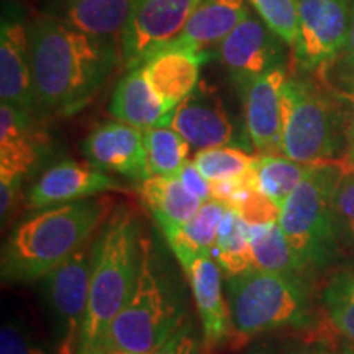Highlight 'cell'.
I'll return each instance as SVG.
<instances>
[{
    "label": "cell",
    "mask_w": 354,
    "mask_h": 354,
    "mask_svg": "<svg viewBox=\"0 0 354 354\" xmlns=\"http://www.w3.org/2000/svg\"><path fill=\"white\" fill-rule=\"evenodd\" d=\"M35 97L39 115H71L94 99L115 66L120 50L87 35L53 13L26 25Z\"/></svg>",
    "instance_id": "cell-1"
},
{
    "label": "cell",
    "mask_w": 354,
    "mask_h": 354,
    "mask_svg": "<svg viewBox=\"0 0 354 354\" xmlns=\"http://www.w3.org/2000/svg\"><path fill=\"white\" fill-rule=\"evenodd\" d=\"M113 212L109 196L38 210L13 230L3 251L6 281L32 282L94 240Z\"/></svg>",
    "instance_id": "cell-2"
},
{
    "label": "cell",
    "mask_w": 354,
    "mask_h": 354,
    "mask_svg": "<svg viewBox=\"0 0 354 354\" xmlns=\"http://www.w3.org/2000/svg\"><path fill=\"white\" fill-rule=\"evenodd\" d=\"M140 228L127 207L113 209L97 233L92 251L88 305L79 354H105L115 318L135 289L141 261Z\"/></svg>",
    "instance_id": "cell-3"
},
{
    "label": "cell",
    "mask_w": 354,
    "mask_h": 354,
    "mask_svg": "<svg viewBox=\"0 0 354 354\" xmlns=\"http://www.w3.org/2000/svg\"><path fill=\"white\" fill-rule=\"evenodd\" d=\"M281 153L304 165L338 159L348 148L346 118L330 91L305 76L289 74L282 87Z\"/></svg>",
    "instance_id": "cell-4"
},
{
    "label": "cell",
    "mask_w": 354,
    "mask_h": 354,
    "mask_svg": "<svg viewBox=\"0 0 354 354\" xmlns=\"http://www.w3.org/2000/svg\"><path fill=\"white\" fill-rule=\"evenodd\" d=\"M232 335L236 339L286 328H305L313 322L304 277L251 269L227 279Z\"/></svg>",
    "instance_id": "cell-5"
},
{
    "label": "cell",
    "mask_w": 354,
    "mask_h": 354,
    "mask_svg": "<svg viewBox=\"0 0 354 354\" xmlns=\"http://www.w3.org/2000/svg\"><path fill=\"white\" fill-rule=\"evenodd\" d=\"M344 159L310 165L297 189L281 209L279 225L307 269H325L339 248L335 221V190Z\"/></svg>",
    "instance_id": "cell-6"
},
{
    "label": "cell",
    "mask_w": 354,
    "mask_h": 354,
    "mask_svg": "<svg viewBox=\"0 0 354 354\" xmlns=\"http://www.w3.org/2000/svg\"><path fill=\"white\" fill-rule=\"evenodd\" d=\"M183 325L179 304L158 276L151 246L143 240L135 289L110 326L105 349L107 353L151 354Z\"/></svg>",
    "instance_id": "cell-7"
},
{
    "label": "cell",
    "mask_w": 354,
    "mask_h": 354,
    "mask_svg": "<svg viewBox=\"0 0 354 354\" xmlns=\"http://www.w3.org/2000/svg\"><path fill=\"white\" fill-rule=\"evenodd\" d=\"M94 240L39 279V290L51 323L55 354H79L87 315Z\"/></svg>",
    "instance_id": "cell-8"
},
{
    "label": "cell",
    "mask_w": 354,
    "mask_h": 354,
    "mask_svg": "<svg viewBox=\"0 0 354 354\" xmlns=\"http://www.w3.org/2000/svg\"><path fill=\"white\" fill-rule=\"evenodd\" d=\"M201 0H133L120 41L122 64L138 68L176 41Z\"/></svg>",
    "instance_id": "cell-9"
},
{
    "label": "cell",
    "mask_w": 354,
    "mask_h": 354,
    "mask_svg": "<svg viewBox=\"0 0 354 354\" xmlns=\"http://www.w3.org/2000/svg\"><path fill=\"white\" fill-rule=\"evenodd\" d=\"M348 33L349 0H299L295 64L305 73L325 69L343 55Z\"/></svg>",
    "instance_id": "cell-10"
},
{
    "label": "cell",
    "mask_w": 354,
    "mask_h": 354,
    "mask_svg": "<svg viewBox=\"0 0 354 354\" xmlns=\"http://www.w3.org/2000/svg\"><path fill=\"white\" fill-rule=\"evenodd\" d=\"M287 50L290 48L284 39L251 10L214 53L230 81L240 88L269 71L287 68Z\"/></svg>",
    "instance_id": "cell-11"
},
{
    "label": "cell",
    "mask_w": 354,
    "mask_h": 354,
    "mask_svg": "<svg viewBox=\"0 0 354 354\" xmlns=\"http://www.w3.org/2000/svg\"><path fill=\"white\" fill-rule=\"evenodd\" d=\"M166 127L179 133L197 151L218 146L241 148L240 130L214 88L198 84L166 117Z\"/></svg>",
    "instance_id": "cell-12"
},
{
    "label": "cell",
    "mask_w": 354,
    "mask_h": 354,
    "mask_svg": "<svg viewBox=\"0 0 354 354\" xmlns=\"http://www.w3.org/2000/svg\"><path fill=\"white\" fill-rule=\"evenodd\" d=\"M120 189L109 172L99 169L92 162L61 161L38 177L26 194V207L43 210Z\"/></svg>",
    "instance_id": "cell-13"
},
{
    "label": "cell",
    "mask_w": 354,
    "mask_h": 354,
    "mask_svg": "<svg viewBox=\"0 0 354 354\" xmlns=\"http://www.w3.org/2000/svg\"><path fill=\"white\" fill-rule=\"evenodd\" d=\"M287 68H277L238 88L245 112V130L258 154L281 153L282 87Z\"/></svg>",
    "instance_id": "cell-14"
},
{
    "label": "cell",
    "mask_w": 354,
    "mask_h": 354,
    "mask_svg": "<svg viewBox=\"0 0 354 354\" xmlns=\"http://www.w3.org/2000/svg\"><path fill=\"white\" fill-rule=\"evenodd\" d=\"M87 161L105 172L141 183L149 177L143 131L128 123L110 120L88 131L82 143Z\"/></svg>",
    "instance_id": "cell-15"
},
{
    "label": "cell",
    "mask_w": 354,
    "mask_h": 354,
    "mask_svg": "<svg viewBox=\"0 0 354 354\" xmlns=\"http://www.w3.org/2000/svg\"><path fill=\"white\" fill-rule=\"evenodd\" d=\"M0 100L37 118L28 28L20 20L3 17L0 28Z\"/></svg>",
    "instance_id": "cell-16"
},
{
    "label": "cell",
    "mask_w": 354,
    "mask_h": 354,
    "mask_svg": "<svg viewBox=\"0 0 354 354\" xmlns=\"http://www.w3.org/2000/svg\"><path fill=\"white\" fill-rule=\"evenodd\" d=\"M250 12L251 7L246 0H201L183 33L166 48L187 51L207 61L210 53L220 46Z\"/></svg>",
    "instance_id": "cell-17"
},
{
    "label": "cell",
    "mask_w": 354,
    "mask_h": 354,
    "mask_svg": "<svg viewBox=\"0 0 354 354\" xmlns=\"http://www.w3.org/2000/svg\"><path fill=\"white\" fill-rule=\"evenodd\" d=\"M192 287L194 300L202 322L207 353L221 346L232 335L230 307L221 286V269L212 254L198 256L184 269Z\"/></svg>",
    "instance_id": "cell-18"
},
{
    "label": "cell",
    "mask_w": 354,
    "mask_h": 354,
    "mask_svg": "<svg viewBox=\"0 0 354 354\" xmlns=\"http://www.w3.org/2000/svg\"><path fill=\"white\" fill-rule=\"evenodd\" d=\"M203 63L202 57L187 51L165 48L146 59L141 68L159 100L171 112L197 88Z\"/></svg>",
    "instance_id": "cell-19"
},
{
    "label": "cell",
    "mask_w": 354,
    "mask_h": 354,
    "mask_svg": "<svg viewBox=\"0 0 354 354\" xmlns=\"http://www.w3.org/2000/svg\"><path fill=\"white\" fill-rule=\"evenodd\" d=\"M109 112L115 120L128 123L141 131L165 125L166 117L169 115V110L149 86L141 66L127 69L125 76L117 82Z\"/></svg>",
    "instance_id": "cell-20"
},
{
    "label": "cell",
    "mask_w": 354,
    "mask_h": 354,
    "mask_svg": "<svg viewBox=\"0 0 354 354\" xmlns=\"http://www.w3.org/2000/svg\"><path fill=\"white\" fill-rule=\"evenodd\" d=\"M133 0H63L56 17L120 50Z\"/></svg>",
    "instance_id": "cell-21"
},
{
    "label": "cell",
    "mask_w": 354,
    "mask_h": 354,
    "mask_svg": "<svg viewBox=\"0 0 354 354\" xmlns=\"http://www.w3.org/2000/svg\"><path fill=\"white\" fill-rule=\"evenodd\" d=\"M35 118L12 105H0V174L25 177L37 162L39 138Z\"/></svg>",
    "instance_id": "cell-22"
},
{
    "label": "cell",
    "mask_w": 354,
    "mask_h": 354,
    "mask_svg": "<svg viewBox=\"0 0 354 354\" xmlns=\"http://www.w3.org/2000/svg\"><path fill=\"white\" fill-rule=\"evenodd\" d=\"M228 207L223 202H203L196 215L180 227L162 230L167 245L183 266V269L198 256L214 254V248L218 236V228Z\"/></svg>",
    "instance_id": "cell-23"
},
{
    "label": "cell",
    "mask_w": 354,
    "mask_h": 354,
    "mask_svg": "<svg viewBox=\"0 0 354 354\" xmlns=\"http://www.w3.org/2000/svg\"><path fill=\"white\" fill-rule=\"evenodd\" d=\"M138 190L141 201L161 230L187 223L203 203L190 194L176 176H149L141 180Z\"/></svg>",
    "instance_id": "cell-24"
},
{
    "label": "cell",
    "mask_w": 354,
    "mask_h": 354,
    "mask_svg": "<svg viewBox=\"0 0 354 354\" xmlns=\"http://www.w3.org/2000/svg\"><path fill=\"white\" fill-rule=\"evenodd\" d=\"M251 251L256 269L286 276H300L307 271L305 264L292 250L279 221L266 225H248Z\"/></svg>",
    "instance_id": "cell-25"
},
{
    "label": "cell",
    "mask_w": 354,
    "mask_h": 354,
    "mask_svg": "<svg viewBox=\"0 0 354 354\" xmlns=\"http://www.w3.org/2000/svg\"><path fill=\"white\" fill-rule=\"evenodd\" d=\"M212 256L227 279L256 269L246 221L230 207L221 218Z\"/></svg>",
    "instance_id": "cell-26"
},
{
    "label": "cell",
    "mask_w": 354,
    "mask_h": 354,
    "mask_svg": "<svg viewBox=\"0 0 354 354\" xmlns=\"http://www.w3.org/2000/svg\"><path fill=\"white\" fill-rule=\"evenodd\" d=\"M308 167L310 165L294 161L282 153L258 154L254 165L258 189L282 209L290 194L302 183Z\"/></svg>",
    "instance_id": "cell-27"
},
{
    "label": "cell",
    "mask_w": 354,
    "mask_h": 354,
    "mask_svg": "<svg viewBox=\"0 0 354 354\" xmlns=\"http://www.w3.org/2000/svg\"><path fill=\"white\" fill-rule=\"evenodd\" d=\"M146 165L149 176L179 174L187 162L190 145L171 127H153L143 131Z\"/></svg>",
    "instance_id": "cell-28"
},
{
    "label": "cell",
    "mask_w": 354,
    "mask_h": 354,
    "mask_svg": "<svg viewBox=\"0 0 354 354\" xmlns=\"http://www.w3.org/2000/svg\"><path fill=\"white\" fill-rule=\"evenodd\" d=\"M258 154L248 153L238 146H218V148L201 149L196 153L192 162L201 171V174L210 184L220 180L246 174L256 165Z\"/></svg>",
    "instance_id": "cell-29"
},
{
    "label": "cell",
    "mask_w": 354,
    "mask_h": 354,
    "mask_svg": "<svg viewBox=\"0 0 354 354\" xmlns=\"http://www.w3.org/2000/svg\"><path fill=\"white\" fill-rule=\"evenodd\" d=\"M326 317L348 343H354V269L336 272L323 292Z\"/></svg>",
    "instance_id": "cell-30"
},
{
    "label": "cell",
    "mask_w": 354,
    "mask_h": 354,
    "mask_svg": "<svg viewBox=\"0 0 354 354\" xmlns=\"http://www.w3.org/2000/svg\"><path fill=\"white\" fill-rule=\"evenodd\" d=\"M251 10L279 38L294 48L299 35V0H246Z\"/></svg>",
    "instance_id": "cell-31"
},
{
    "label": "cell",
    "mask_w": 354,
    "mask_h": 354,
    "mask_svg": "<svg viewBox=\"0 0 354 354\" xmlns=\"http://www.w3.org/2000/svg\"><path fill=\"white\" fill-rule=\"evenodd\" d=\"M335 221L339 243L354 245V162L349 159H344L335 190Z\"/></svg>",
    "instance_id": "cell-32"
},
{
    "label": "cell",
    "mask_w": 354,
    "mask_h": 354,
    "mask_svg": "<svg viewBox=\"0 0 354 354\" xmlns=\"http://www.w3.org/2000/svg\"><path fill=\"white\" fill-rule=\"evenodd\" d=\"M227 207L236 212L250 227L276 223L281 216V207H277L271 198L266 197L258 189V185H250V187L240 190Z\"/></svg>",
    "instance_id": "cell-33"
},
{
    "label": "cell",
    "mask_w": 354,
    "mask_h": 354,
    "mask_svg": "<svg viewBox=\"0 0 354 354\" xmlns=\"http://www.w3.org/2000/svg\"><path fill=\"white\" fill-rule=\"evenodd\" d=\"M0 354H50L41 344L21 328L19 323L8 322L0 333Z\"/></svg>",
    "instance_id": "cell-34"
},
{
    "label": "cell",
    "mask_w": 354,
    "mask_h": 354,
    "mask_svg": "<svg viewBox=\"0 0 354 354\" xmlns=\"http://www.w3.org/2000/svg\"><path fill=\"white\" fill-rule=\"evenodd\" d=\"M151 354H201V344L194 333L192 325L184 323Z\"/></svg>",
    "instance_id": "cell-35"
},
{
    "label": "cell",
    "mask_w": 354,
    "mask_h": 354,
    "mask_svg": "<svg viewBox=\"0 0 354 354\" xmlns=\"http://www.w3.org/2000/svg\"><path fill=\"white\" fill-rule=\"evenodd\" d=\"M180 183L184 184V187L189 190L190 194H194L197 198H201L202 202H207L212 198V185L209 180L201 174V171L197 169L196 165L192 161H187L183 166V169L179 171V174L176 176Z\"/></svg>",
    "instance_id": "cell-36"
},
{
    "label": "cell",
    "mask_w": 354,
    "mask_h": 354,
    "mask_svg": "<svg viewBox=\"0 0 354 354\" xmlns=\"http://www.w3.org/2000/svg\"><path fill=\"white\" fill-rule=\"evenodd\" d=\"M343 82L348 95L354 99V0H349V33L343 55Z\"/></svg>",
    "instance_id": "cell-37"
},
{
    "label": "cell",
    "mask_w": 354,
    "mask_h": 354,
    "mask_svg": "<svg viewBox=\"0 0 354 354\" xmlns=\"http://www.w3.org/2000/svg\"><path fill=\"white\" fill-rule=\"evenodd\" d=\"M21 183H24V177L20 176L0 174V215H2V221H6L15 207Z\"/></svg>",
    "instance_id": "cell-38"
},
{
    "label": "cell",
    "mask_w": 354,
    "mask_h": 354,
    "mask_svg": "<svg viewBox=\"0 0 354 354\" xmlns=\"http://www.w3.org/2000/svg\"><path fill=\"white\" fill-rule=\"evenodd\" d=\"M354 100V99H353ZM349 161L354 162V112L349 122V131H348V158Z\"/></svg>",
    "instance_id": "cell-39"
},
{
    "label": "cell",
    "mask_w": 354,
    "mask_h": 354,
    "mask_svg": "<svg viewBox=\"0 0 354 354\" xmlns=\"http://www.w3.org/2000/svg\"><path fill=\"white\" fill-rule=\"evenodd\" d=\"M342 354H354V343H346L343 344Z\"/></svg>",
    "instance_id": "cell-40"
},
{
    "label": "cell",
    "mask_w": 354,
    "mask_h": 354,
    "mask_svg": "<svg viewBox=\"0 0 354 354\" xmlns=\"http://www.w3.org/2000/svg\"><path fill=\"white\" fill-rule=\"evenodd\" d=\"M302 354H330V353H325V351H307V353H302Z\"/></svg>",
    "instance_id": "cell-41"
},
{
    "label": "cell",
    "mask_w": 354,
    "mask_h": 354,
    "mask_svg": "<svg viewBox=\"0 0 354 354\" xmlns=\"http://www.w3.org/2000/svg\"><path fill=\"white\" fill-rule=\"evenodd\" d=\"M107 354H127V353H120V351H110Z\"/></svg>",
    "instance_id": "cell-42"
},
{
    "label": "cell",
    "mask_w": 354,
    "mask_h": 354,
    "mask_svg": "<svg viewBox=\"0 0 354 354\" xmlns=\"http://www.w3.org/2000/svg\"><path fill=\"white\" fill-rule=\"evenodd\" d=\"M253 354H269V353H253Z\"/></svg>",
    "instance_id": "cell-43"
}]
</instances>
